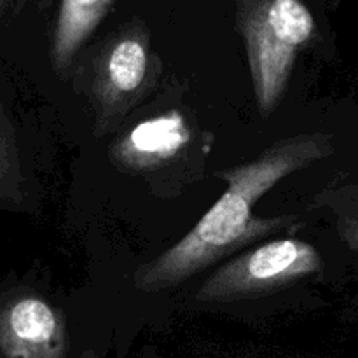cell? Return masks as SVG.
<instances>
[{
	"label": "cell",
	"instance_id": "obj_1",
	"mask_svg": "<svg viewBox=\"0 0 358 358\" xmlns=\"http://www.w3.org/2000/svg\"><path fill=\"white\" fill-rule=\"evenodd\" d=\"M329 150L327 136L297 135L278 140L247 163L220 171L226 192L178 243L135 273L136 289L149 294L170 290L234 252L290 229L294 217H257L255 203L287 175L310 166Z\"/></svg>",
	"mask_w": 358,
	"mask_h": 358
},
{
	"label": "cell",
	"instance_id": "obj_2",
	"mask_svg": "<svg viewBox=\"0 0 358 358\" xmlns=\"http://www.w3.org/2000/svg\"><path fill=\"white\" fill-rule=\"evenodd\" d=\"M315 21L299 0H261L241 14V34L259 112L269 115L282 101L301 49Z\"/></svg>",
	"mask_w": 358,
	"mask_h": 358
},
{
	"label": "cell",
	"instance_id": "obj_3",
	"mask_svg": "<svg viewBox=\"0 0 358 358\" xmlns=\"http://www.w3.org/2000/svg\"><path fill=\"white\" fill-rule=\"evenodd\" d=\"M322 269L313 245L297 238H278L243 252L215 269L199 285V303H231L268 296Z\"/></svg>",
	"mask_w": 358,
	"mask_h": 358
},
{
	"label": "cell",
	"instance_id": "obj_4",
	"mask_svg": "<svg viewBox=\"0 0 358 358\" xmlns=\"http://www.w3.org/2000/svg\"><path fill=\"white\" fill-rule=\"evenodd\" d=\"M149 42L131 31L107 45L91 77V101L98 135L112 131L142 100L152 83Z\"/></svg>",
	"mask_w": 358,
	"mask_h": 358
},
{
	"label": "cell",
	"instance_id": "obj_5",
	"mask_svg": "<svg viewBox=\"0 0 358 358\" xmlns=\"http://www.w3.org/2000/svg\"><path fill=\"white\" fill-rule=\"evenodd\" d=\"M69 331L63 315L31 292L0 299V358H65Z\"/></svg>",
	"mask_w": 358,
	"mask_h": 358
},
{
	"label": "cell",
	"instance_id": "obj_6",
	"mask_svg": "<svg viewBox=\"0 0 358 358\" xmlns=\"http://www.w3.org/2000/svg\"><path fill=\"white\" fill-rule=\"evenodd\" d=\"M194 131L180 110L143 119L119 136L110 149V157L121 170L142 177L161 173L191 152Z\"/></svg>",
	"mask_w": 358,
	"mask_h": 358
},
{
	"label": "cell",
	"instance_id": "obj_7",
	"mask_svg": "<svg viewBox=\"0 0 358 358\" xmlns=\"http://www.w3.org/2000/svg\"><path fill=\"white\" fill-rule=\"evenodd\" d=\"M110 0H63L51 44L56 72H66L91 31L100 23Z\"/></svg>",
	"mask_w": 358,
	"mask_h": 358
},
{
	"label": "cell",
	"instance_id": "obj_8",
	"mask_svg": "<svg viewBox=\"0 0 358 358\" xmlns=\"http://www.w3.org/2000/svg\"><path fill=\"white\" fill-rule=\"evenodd\" d=\"M23 199L24 175L16 128L0 94V206H17Z\"/></svg>",
	"mask_w": 358,
	"mask_h": 358
},
{
	"label": "cell",
	"instance_id": "obj_9",
	"mask_svg": "<svg viewBox=\"0 0 358 358\" xmlns=\"http://www.w3.org/2000/svg\"><path fill=\"white\" fill-rule=\"evenodd\" d=\"M346 240H348V243L352 245V247L358 248V226L346 231Z\"/></svg>",
	"mask_w": 358,
	"mask_h": 358
}]
</instances>
